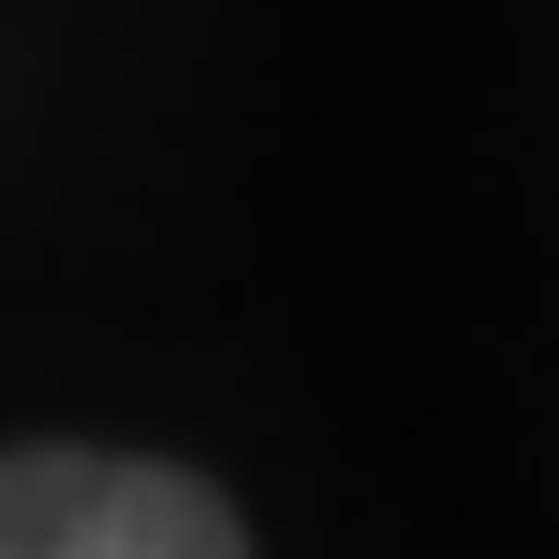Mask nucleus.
<instances>
[{
  "label": "nucleus",
  "mask_w": 559,
  "mask_h": 559,
  "mask_svg": "<svg viewBox=\"0 0 559 559\" xmlns=\"http://www.w3.org/2000/svg\"><path fill=\"white\" fill-rule=\"evenodd\" d=\"M0 559H260L233 491L151 451H82L27 437L0 451Z\"/></svg>",
  "instance_id": "obj_1"
}]
</instances>
